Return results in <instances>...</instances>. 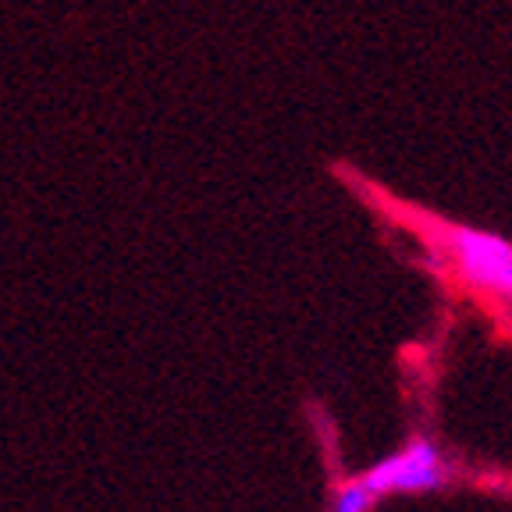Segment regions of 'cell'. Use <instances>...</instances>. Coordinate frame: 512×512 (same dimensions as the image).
<instances>
[{
  "label": "cell",
  "instance_id": "6da1fadb",
  "mask_svg": "<svg viewBox=\"0 0 512 512\" xmlns=\"http://www.w3.org/2000/svg\"><path fill=\"white\" fill-rule=\"evenodd\" d=\"M452 253L470 281L512 296V246L498 235L473 232V228H452L448 235Z\"/></svg>",
  "mask_w": 512,
  "mask_h": 512
},
{
  "label": "cell",
  "instance_id": "7a4b0ae2",
  "mask_svg": "<svg viewBox=\"0 0 512 512\" xmlns=\"http://www.w3.org/2000/svg\"><path fill=\"white\" fill-rule=\"evenodd\" d=\"M370 502H374V495L363 488V480H356V484L342 488V495H338V502H335V512H367Z\"/></svg>",
  "mask_w": 512,
  "mask_h": 512
}]
</instances>
